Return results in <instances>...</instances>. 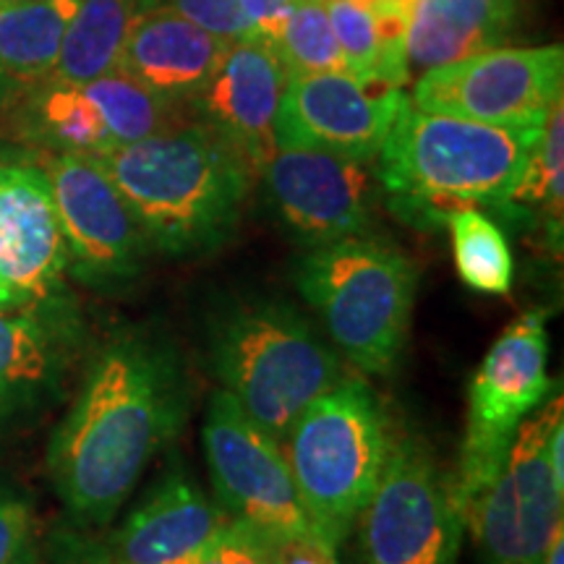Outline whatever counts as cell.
<instances>
[{"label":"cell","mask_w":564,"mask_h":564,"mask_svg":"<svg viewBox=\"0 0 564 564\" xmlns=\"http://www.w3.org/2000/svg\"><path fill=\"white\" fill-rule=\"evenodd\" d=\"M186 415L188 379L171 340L121 327L91 350L47 447V476L70 518L108 525Z\"/></svg>","instance_id":"6da1fadb"},{"label":"cell","mask_w":564,"mask_h":564,"mask_svg":"<svg viewBox=\"0 0 564 564\" xmlns=\"http://www.w3.org/2000/svg\"><path fill=\"white\" fill-rule=\"evenodd\" d=\"M147 241L171 257H204L236 232L253 171L207 123H175L97 158Z\"/></svg>","instance_id":"7a4b0ae2"},{"label":"cell","mask_w":564,"mask_h":564,"mask_svg":"<svg viewBox=\"0 0 564 564\" xmlns=\"http://www.w3.org/2000/svg\"><path fill=\"white\" fill-rule=\"evenodd\" d=\"M544 126H497L400 105L377 154L379 188L419 228L444 225L465 207L502 212Z\"/></svg>","instance_id":"3957f363"},{"label":"cell","mask_w":564,"mask_h":564,"mask_svg":"<svg viewBox=\"0 0 564 564\" xmlns=\"http://www.w3.org/2000/svg\"><path fill=\"white\" fill-rule=\"evenodd\" d=\"M209 364L223 392L278 442L343 379L335 350L282 301L236 303L215 316Z\"/></svg>","instance_id":"277c9868"},{"label":"cell","mask_w":564,"mask_h":564,"mask_svg":"<svg viewBox=\"0 0 564 564\" xmlns=\"http://www.w3.org/2000/svg\"><path fill=\"white\" fill-rule=\"evenodd\" d=\"M295 285L345 361L364 373L394 369L419 288V270L398 246L366 232L316 246L301 259Z\"/></svg>","instance_id":"5b68a950"},{"label":"cell","mask_w":564,"mask_h":564,"mask_svg":"<svg viewBox=\"0 0 564 564\" xmlns=\"http://www.w3.org/2000/svg\"><path fill=\"white\" fill-rule=\"evenodd\" d=\"M280 444L312 528L340 546L390 457L382 405L364 382L340 379L303 411Z\"/></svg>","instance_id":"8992f818"},{"label":"cell","mask_w":564,"mask_h":564,"mask_svg":"<svg viewBox=\"0 0 564 564\" xmlns=\"http://www.w3.org/2000/svg\"><path fill=\"white\" fill-rule=\"evenodd\" d=\"M549 392L546 314L528 312L499 335L470 379L468 429L460 463L449 474L463 520L502 470L520 423L544 405Z\"/></svg>","instance_id":"52a82bcc"},{"label":"cell","mask_w":564,"mask_h":564,"mask_svg":"<svg viewBox=\"0 0 564 564\" xmlns=\"http://www.w3.org/2000/svg\"><path fill=\"white\" fill-rule=\"evenodd\" d=\"M361 518L366 564H457L465 520L453 476L419 440L392 444Z\"/></svg>","instance_id":"ba28073f"},{"label":"cell","mask_w":564,"mask_h":564,"mask_svg":"<svg viewBox=\"0 0 564 564\" xmlns=\"http://www.w3.org/2000/svg\"><path fill=\"white\" fill-rule=\"evenodd\" d=\"M562 394L520 423L510 455L481 497L465 512L481 564H544L562 528L564 484L552 474L546 436L562 415Z\"/></svg>","instance_id":"9c48e42d"},{"label":"cell","mask_w":564,"mask_h":564,"mask_svg":"<svg viewBox=\"0 0 564 564\" xmlns=\"http://www.w3.org/2000/svg\"><path fill=\"white\" fill-rule=\"evenodd\" d=\"M202 436L212 486L228 518L246 520L274 544L314 531L280 442L223 390L212 394Z\"/></svg>","instance_id":"30bf717a"},{"label":"cell","mask_w":564,"mask_h":564,"mask_svg":"<svg viewBox=\"0 0 564 564\" xmlns=\"http://www.w3.org/2000/svg\"><path fill=\"white\" fill-rule=\"evenodd\" d=\"M564 47H491L449 66L426 70L413 84L419 110L497 126H544L562 97Z\"/></svg>","instance_id":"8fae6325"},{"label":"cell","mask_w":564,"mask_h":564,"mask_svg":"<svg viewBox=\"0 0 564 564\" xmlns=\"http://www.w3.org/2000/svg\"><path fill=\"white\" fill-rule=\"evenodd\" d=\"M45 175L66 241L68 272L91 288H118L137 278L150 241L102 162L89 154H53Z\"/></svg>","instance_id":"7c38bea8"},{"label":"cell","mask_w":564,"mask_h":564,"mask_svg":"<svg viewBox=\"0 0 564 564\" xmlns=\"http://www.w3.org/2000/svg\"><path fill=\"white\" fill-rule=\"evenodd\" d=\"M87 329L68 291L0 308V436L30 426L66 392Z\"/></svg>","instance_id":"4fadbf2b"},{"label":"cell","mask_w":564,"mask_h":564,"mask_svg":"<svg viewBox=\"0 0 564 564\" xmlns=\"http://www.w3.org/2000/svg\"><path fill=\"white\" fill-rule=\"evenodd\" d=\"M371 162L308 147H278L262 165L282 225L308 249L364 236L377 202Z\"/></svg>","instance_id":"5bb4252c"},{"label":"cell","mask_w":564,"mask_h":564,"mask_svg":"<svg viewBox=\"0 0 564 564\" xmlns=\"http://www.w3.org/2000/svg\"><path fill=\"white\" fill-rule=\"evenodd\" d=\"M403 89L348 70L291 76L278 116V147H308L373 162L392 129Z\"/></svg>","instance_id":"9a60e30c"},{"label":"cell","mask_w":564,"mask_h":564,"mask_svg":"<svg viewBox=\"0 0 564 564\" xmlns=\"http://www.w3.org/2000/svg\"><path fill=\"white\" fill-rule=\"evenodd\" d=\"M288 82L291 74L272 42L251 34L230 42L220 66L188 105L259 173L278 150L274 133Z\"/></svg>","instance_id":"2e32d148"},{"label":"cell","mask_w":564,"mask_h":564,"mask_svg":"<svg viewBox=\"0 0 564 564\" xmlns=\"http://www.w3.org/2000/svg\"><path fill=\"white\" fill-rule=\"evenodd\" d=\"M68 251L42 167L0 165V278L17 306L66 291Z\"/></svg>","instance_id":"e0dca14e"},{"label":"cell","mask_w":564,"mask_h":564,"mask_svg":"<svg viewBox=\"0 0 564 564\" xmlns=\"http://www.w3.org/2000/svg\"><path fill=\"white\" fill-rule=\"evenodd\" d=\"M230 42L165 3L144 0L126 34L118 66L173 105L192 102L212 79Z\"/></svg>","instance_id":"ac0fdd59"},{"label":"cell","mask_w":564,"mask_h":564,"mask_svg":"<svg viewBox=\"0 0 564 564\" xmlns=\"http://www.w3.org/2000/svg\"><path fill=\"white\" fill-rule=\"evenodd\" d=\"M228 520L183 470H171L105 544L116 564H181Z\"/></svg>","instance_id":"d6986e66"},{"label":"cell","mask_w":564,"mask_h":564,"mask_svg":"<svg viewBox=\"0 0 564 564\" xmlns=\"http://www.w3.org/2000/svg\"><path fill=\"white\" fill-rule=\"evenodd\" d=\"M512 24L514 3L505 0H413L405 34L408 76L419 79L426 70L499 47Z\"/></svg>","instance_id":"ffe728a7"},{"label":"cell","mask_w":564,"mask_h":564,"mask_svg":"<svg viewBox=\"0 0 564 564\" xmlns=\"http://www.w3.org/2000/svg\"><path fill=\"white\" fill-rule=\"evenodd\" d=\"M79 0H30L0 9V110L51 79Z\"/></svg>","instance_id":"44dd1931"},{"label":"cell","mask_w":564,"mask_h":564,"mask_svg":"<svg viewBox=\"0 0 564 564\" xmlns=\"http://www.w3.org/2000/svg\"><path fill=\"white\" fill-rule=\"evenodd\" d=\"M324 9L348 74L398 89L411 82L405 66L408 9L366 0H324Z\"/></svg>","instance_id":"7402d4cb"},{"label":"cell","mask_w":564,"mask_h":564,"mask_svg":"<svg viewBox=\"0 0 564 564\" xmlns=\"http://www.w3.org/2000/svg\"><path fill=\"white\" fill-rule=\"evenodd\" d=\"M19 123L26 139L55 154H100L116 150L97 105L84 87L47 79L21 100Z\"/></svg>","instance_id":"603a6c76"},{"label":"cell","mask_w":564,"mask_h":564,"mask_svg":"<svg viewBox=\"0 0 564 564\" xmlns=\"http://www.w3.org/2000/svg\"><path fill=\"white\" fill-rule=\"evenodd\" d=\"M141 6L144 0H79L51 79L82 87L116 68Z\"/></svg>","instance_id":"cb8c5ba5"},{"label":"cell","mask_w":564,"mask_h":564,"mask_svg":"<svg viewBox=\"0 0 564 564\" xmlns=\"http://www.w3.org/2000/svg\"><path fill=\"white\" fill-rule=\"evenodd\" d=\"M444 225L453 236L455 267L465 285L486 295H510L514 259L502 228L478 207L453 212Z\"/></svg>","instance_id":"d4e9b609"},{"label":"cell","mask_w":564,"mask_h":564,"mask_svg":"<svg viewBox=\"0 0 564 564\" xmlns=\"http://www.w3.org/2000/svg\"><path fill=\"white\" fill-rule=\"evenodd\" d=\"M82 87L100 110L105 129L116 147L150 139L178 123L175 121L178 105L154 95L152 89H147L121 68H112Z\"/></svg>","instance_id":"484cf974"},{"label":"cell","mask_w":564,"mask_h":564,"mask_svg":"<svg viewBox=\"0 0 564 564\" xmlns=\"http://www.w3.org/2000/svg\"><path fill=\"white\" fill-rule=\"evenodd\" d=\"M562 204H564V102L562 97L546 112L544 131L528 162L523 178L507 199L502 215L512 212H539L546 228L560 243L562 238Z\"/></svg>","instance_id":"4316f807"},{"label":"cell","mask_w":564,"mask_h":564,"mask_svg":"<svg viewBox=\"0 0 564 564\" xmlns=\"http://www.w3.org/2000/svg\"><path fill=\"white\" fill-rule=\"evenodd\" d=\"M272 45L291 76L345 70L324 0H295Z\"/></svg>","instance_id":"83f0119b"},{"label":"cell","mask_w":564,"mask_h":564,"mask_svg":"<svg viewBox=\"0 0 564 564\" xmlns=\"http://www.w3.org/2000/svg\"><path fill=\"white\" fill-rule=\"evenodd\" d=\"M274 541L246 520L230 518L220 531L181 564H272Z\"/></svg>","instance_id":"f1b7e54d"},{"label":"cell","mask_w":564,"mask_h":564,"mask_svg":"<svg viewBox=\"0 0 564 564\" xmlns=\"http://www.w3.org/2000/svg\"><path fill=\"white\" fill-rule=\"evenodd\" d=\"M40 541L32 502L11 486H0V564H37Z\"/></svg>","instance_id":"f546056e"},{"label":"cell","mask_w":564,"mask_h":564,"mask_svg":"<svg viewBox=\"0 0 564 564\" xmlns=\"http://www.w3.org/2000/svg\"><path fill=\"white\" fill-rule=\"evenodd\" d=\"M162 3L171 6L173 11L194 21L202 30L228 42H238L253 34L241 0H162Z\"/></svg>","instance_id":"4dcf8cb0"},{"label":"cell","mask_w":564,"mask_h":564,"mask_svg":"<svg viewBox=\"0 0 564 564\" xmlns=\"http://www.w3.org/2000/svg\"><path fill=\"white\" fill-rule=\"evenodd\" d=\"M37 564H116L105 541L84 528H61L40 546Z\"/></svg>","instance_id":"1f68e13d"},{"label":"cell","mask_w":564,"mask_h":564,"mask_svg":"<svg viewBox=\"0 0 564 564\" xmlns=\"http://www.w3.org/2000/svg\"><path fill=\"white\" fill-rule=\"evenodd\" d=\"M272 564H340L337 544L327 535L306 531L291 539H282L272 549Z\"/></svg>","instance_id":"d6a6232c"},{"label":"cell","mask_w":564,"mask_h":564,"mask_svg":"<svg viewBox=\"0 0 564 564\" xmlns=\"http://www.w3.org/2000/svg\"><path fill=\"white\" fill-rule=\"evenodd\" d=\"M295 0H241L246 19H249L253 34L274 42L278 37L282 21H285L288 11Z\"/></svg>","instance_id":"836d02e7"},{"label":"cell","mask_w":564,"mask_h":564,"mask_svg":"<svg viewBox=\"0 0 564 564\" xmlns=\"http://www.w3.org/2000/svg\"><path fill=\"white\" fill-rule=\"evenodd\" d=\"M544 564H564V525L554 533L552 544H549V549H546Z\"/></svg>","instance_id":"e575fe53"},{"label":"cell","mask_w":564,"mask_h":564,"mask_svg":"<svg viewBox=\"0 0 564 564\" xmlns=\"http://www.w3.org/2000/svg\"><path fill=\"white\" fill-rule=\"evenodd\" d=\"M0 308H17V301H13V295L9 291V285L3 282V278H0Z\"/></svg>","instance_id":"d590c367"},{"label":"cell","mask_w":564,"mask_h":564,"mask_svg":"<svg viewBox=\"0 0 564 564\" xmlns=\"http://www.w3.org/2000/svg\"><path fill=\"white\" fill-rule=\"evenodd\" d=\"M366 3H371V6H398V9L411 11L413 0H366Z\"/></svg>","instance_id":"8d00e7d4"},{"label":"cell","mask_w":564,"mask_h":564,"mask_svg":"<svg viewBox=\"0 0 564 564\" xmlns=\"http://www.w3.org/2000/svg\"><path fill=\"white\" fill-rule=\"evenodd\" d=\"M19 3H30V0H0V9H3V6H19Z\"/></svg>","instance_id":"74e56055"},{"label":"cell","mask_w":564,"mask_h":564,"mask_svg":"<svg viewBox=\"0 0 564 564\" xmlns=\"http://www.w3.org/2000/svg\"><path fill=\"white\" fill-rule=\"evenodd\" d=\"M505 3H514V0H505Z\"/></svg>","instance_id":"f35d334b"}]
</instances>
